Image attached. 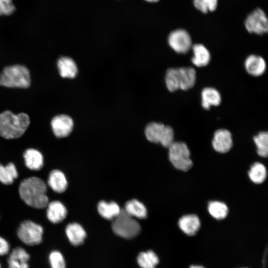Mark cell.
Instances as JSON below:
<instances>
[{"instance_id": "4", "label": "cell", "mask_w": 268, "mask_h": 268, "mask_svg": "<svg viewBox=\"0 0 268 268\" xmlns=\"http://www.w3.org/2000/svg\"><path fill=\"white\" fill-rule=\"evenodd\" d=\"M0 85L7 87L28 88L30 85L29 71L22 65L6 67L0 74Z\"/></svg>"}, {"instance_id": "7", "label": "cell", "mask_w": 268, "mask_h": 268, "mask_svg": "<svg viewBox=\"0 0 268 268\" xmlns=\"http://www.w3.org/2000/svg\"><path fill=\"white\" fill-rule=\"evenodd\" d=\"M168 149L169 160L175 168L187 171L192 167L190 151L185 142L173 141Z\"/></svg>"}, {"instance_id": "25", "label": "cell", "mask_w": 268, "mask_h": 268, "mask_svg": "<svg viewBox=\"0 0 268 268\" xmlns=\"http://www.w3.org/2000/svg\"><path fill=\"white\" fill-rule=\"evenodd\" d=\"M18 176L15 165L10 162L5 166L0 164V182L5 185L12 184Z\"/></svg>"}, {"instance_id": "36", "label": "cell", "mask_w": 268, "mask_h": 268, "mask_svg": "<svg viewBox=\"0 0 268 268\" xmlns=\"http://www.w3.org/2000/svg\"><path fill=\"white\" fill-rule=\"evenodd\" d=\"M0 268H1L0 265Z\"/></svg>"}, {"instance_id": "27", "label": "cell", "mask_w": 268, "mask_h": 268, "mask_svg": "<svg viewBox=\"0 0 268 268\" xmlns=\"http://www.w3.org/2000/svg\"><path fill=\"white\" fill-rule=\"evenodd\" d=\"M248 175L253 182L256 184H261L266 179L267 169L262 163L255 162L251 166Z\"/></svg>"}, {"instance_id": "32", "label": "cell", "mask_w": 268, "mask_h": 268, "mask_svg": "<svg viewBox=\"0 0 268 268\" xmlns=\"http://www.w3.org/2000/svg\"><path fill=\"white\" fill-rule=\"evenodd\" d=\"M12 0H0V15H9L15 10Z\"/></svg>"}, {"instance_id": "22", "label": "cell", "mask_w": 268, "mask_h": 268, "mask_svg": "<svg viewBox=\"0 0 268 268\" xmlns=\"http://www.w3.org/2000/svg\"><path fill=\"white\" fill-rule=\"evenodd\" d=\"M59 73L62 77L74 78L77 73V67L74 61L70 58L64 57L58 61Z\"/></svg>"}, {"instance_id": "28", "label": "cell", "mask_w": 268, "mask_h": 268, "mask_svg": "<svg viewBox=\"0 0 268 268\" xmlns=\"http://www.w3.org/2000/svg\"><path fill=\"white\" fill-rule=\"evenodd\" d=\"M208 210L213 217L218 220L225 218L228 212L227 206L224 203L218 201L209 202Z\"/></svg>"}, {"instance_id": "23", "label": "cell", "mask_w": 268, "mask_h": 268, "mask_svg": "<svg viewBox=\"0 0 268 268\" xmlns=\"http://www.w3.org/2000/svg\"><path fill=\"white\" fill-rule=\"evenodd\" d=\"M97 209L101 216L109 220L114 219L121 211L119 205L114 201H100L98 204Z\"/></svg>"}, {"instance_id": "17", "label": "cell", "mask_w": 268, "mask_h": 268, "mask_svg": "<svg viewBox=\"0 0 268 268\" xmlns=\"http://www.w3.org/2000/svg\"><path fill=\"white\" fill-rule=\"evenodd\" d=\"M178 225L181 230L189 236L195 235L199 230L201 222L199 218L195 214H188L181 217Z\"/></svg>"}, {"instance_id": "10", "label": "cell", "mask_w": 268, "mask_h": 268, "mask_svg": "<svg viewBox=\"0 0 268 268\" xmlns=\"http://www.w3.org/2000/svg\"><path fill=\"white\" fill-rule=\"evenodd\" d=\"M168 41L171 48L179 54L187 53L192 46L191 36L184 29H177L171 32Z\"/></svg>"}, {"instance_id": "35", "label": "cell", "mask_w": 268, "mask_h": 268, "mask_svg": "<svg viewBox=\"0 0 268 268\" xmlns=\"http://www.w3.org/2000/svg\"><path fill=\"white\" fill-rule=\"evenodd\" d=\"M145 0L147 1H148V2H157V1H158L159 0Z\"/></svg>"}, {"instance_id": "29", "label": "cell", "mask_w": 268, "mask_h": 268, "mask_svg": "<svg viewBox=\"0 0 268 268\" xmlns=\"http://www.w3.org/2000/svg\"><path fill=\"white\" fill-rule=\"evenodd\" d=\"M254 141L257 146V152L262 157H267L268 154V134L267 132L262 131L255 135Z\"/></svg>"}, {"instance_id": "26", "label": "cell", "mask_w": 268, "mask_h": 268, "mask_svg": "<svg viewBox=\"0 0 268 268\" xmlns=\"http://www.w3.org/2000/svg\"><path fill=\"white\" fill-rule=\"evenodd\" d=\"M138 265L141 268H155L159 263V259L152 251L141 252L137 258Z\"/></svg>"}, {"instance_id": "13", "label": "cell", "mask_w": 268, "mask_h": 268, "mask_svg": "<svg viewBox=\"0 0 268 268\" xmlns=\"http://www.w3.org/2000/svg\"><path fill=\"white\" fill-rule=\"evenodd\" d=\"M244 66L246 71L250 75L256 77L263 75L267 67L264 59L255 55H251L246 59Z\"/></svg>"}, {"instance_id": "11", "label": "cell", "mask_w": 268, "mask_h": 268, "mask_svg": "<svg viewBox=\"0 0 268 268\" xmlns=\"http://www.w3.org/2000/svg\"><path fill=\"white\" fill-rule=\"evenodd\" d=\"M213 149L217 152L225 153L228 152L233 145V139L230 132L225 129L216 130L212 140Z\"/></svg>"}, {"instance_id": "5", "label": "cell", "mask_w": 268, "mask_h": 268, "mask_svg": "<svg viewBox=\"0 0 268 268\" xmlns=\"http://www.w3.org/2000/svg\"><path fill=\"white\" fill-rule=\"evenodd\" d=\"M112 227L115 234L127 239L135 237L140 231L138 222L124 209H121L119 215L114 219Z\"/></svg>"}, {"instance_id": "12", "label": "cell", "mask_w": 268, "mask_h": 268, "mask_svg": "<svg viewBox=\"0 0 268 268\" xmlns=\"http://www.w3.org/2000/svg\"><path fill=\"white\" fill-rule=\"evenodd\" d=\"M51 125L54 134L59 138L68 135L73 127L72 119L66 115L55 116L52 120Z\"/></svg>"}, {"instance_id": "9", "label": "cell", "mask_w": 268, "mask_h": 268, "mask_svg": "<svg viewBox=\"0 0 268 268\" xmlns=\"http://www.w3.org/2000/svg\"><path fill=\"white\" fill-rule=\"evenodd\" d=\"M246 29L250 33L261 35L268 30V21L265 12L257 8L250 13L245 22Z\"/></svg>"}, {"instance_id": "8", "label": "cell", "mask_w": 268, "mask_h": 268, "mask_svg": "<svg viewBox=\"0 0 268 268\" xmlns=\"http://www.w3.org/2000/svg\"><path fill=\"white\" fill-rule=\"evenodd\" d=\"M43 233L42 227L30 220L22 222L17 230L19 239L24 244L30 246L41 243Z\"/></svg>"}, {"instance_id": "16", "label": "cell", "mask_w": 268, "mask_h": 268, "mask_svg": "<svg viewBox=\"0 0 268 268\" xmlns=\"http://www.w3.org/2000/svg\"><path fill=\"white\" fill-rule=\"evenodd\" d=\"M29 255L23 248L13 249L7 259L8 268H29Z\"/></svg>"}, {"instance_id": "3", "label": "cell", "mask_w": 268, "mask_h": 268, "mask_svg": "<svg viewBox=\"0 0 268 268\" xmlns=\"http://www.w3.org/2000/svg\"><path fill=\"white\" fill-rule=\"evenodd\" d=\"M165 81L170 92L179 89L188 90L196 83V71L193 67H189L169 68L166 72Z\"/></svg>"}, {"instance_id": "34", "label": "cell", "mask_w": 268, "mask_h": 268, "mask_svg": "<svg viewBox=\"0 0 268 268\" xmlns=\"http://www.w3.org/2000/svg\"><path fill=\"white\" fill-rule=\"evenodd\" d=\"M190 268H204L201 266H191Z\"/></svg>"}, {"instance_id": "18", "label": "cell", "mask_w": 268, "mask_h": 268, "mask_svg": "<svg viewBox=\"0 0 268 268\" xmlns=\"http://www.w3.org/2000/svg\"><path fill=\"white\" fill-rule=\"evenodd\" d=\"M194 56L191 61L196 67H201L207 66L210 61L208 50L201 44H196L192 46Z\"/></svg>"}, {"instance_id": "21", "label": "cell", "mask_w": 268, "mask_h": 268, "mask_svg": "<svg viewBox=\"0 0 268 268\" xmlns=\"http://www.w3.org/2000/svg\"><path fill=\"white\" fill-rule=\"evenodd\" d=\"M66 233L69 242L75 246L81 244L86 236L84 229L77 223L68 224L66 227Z\"/></svg>"}, {"instance_id": "15", "label": "cell", "mask_w": 268, "mask_h": 268, "mask_svg": "<svg viewBox=\"0 0 268 268\" xmlns=\"http://www.w3.org/2000/svg\"><path fill=\"white\" fill-rule=\"evenodd\" d=\"M201 105L206 110L210 109L211 106H217L221 102V96L219 92L212 87H204L201 92Z\"/></svg>"}, {"instance_id": "14", "label": "cell", "mask_w": 268, "mask_h": 268, "mask_svg": "<svg viewBox=\"0 0 268 268\" xmlns=\"http://www.w3.org/2000/svg\"><path fill=\"white\" fill-rule=\"evenodd\" d=\"M47 209V217L53 223H58L66 217L67 210L65 206L58 201L48 202Z\"/></svg>"}, {"instance_id": "24", "label": "cell", "mask_w": 268, "mask_h": 268, "mask_svg": "<svg viewBox=\"0 0 268 268\" xmlns=\"http://www.w3.org/2000/svg\"><path fill=\"white\" fill-rule=\"evenodd\" d=\"M124 210L133 217L145 218L147 216V209L140 201L133 199L126 202Z\"/></svg>"}, {"instance_id": "30", "label": "cell", "mask_w": 268, "mask_h": 268, "mask_svg": "<svg viewBox=\"0 0 268 268\" xmlns=\"http://www.w3.org/2000/svg\"><path fill=\"white\" fill-rule=\"evenodd\" d=\"M195 7L204 13L214 11L217 5V0H193Z\"/></svg>"}, {"instance_id": "31", "label": "cell", "mask_w": 268, "mask_h": 268, "mask_svg": "<svg viewBox=\"0 0 268 268\" xmlns=\"http://www.w3.org/2000/svg\"><path fill=\"white\" fill-rule=\"evenodd\" d=\"M49 261L51 268H66L64 257L59 251H54L50 253Z\"/></svg>"}, {"instance_id": "2", "label": "cell", "mask_w": 268, "mask_h": 268, "mask_svg": "<svg viewBox=\"0 0 268 268\" xmlns=\"http://www.w3.org/2000/svg\"><path fill=\"white\" fill-rule=\"evenodd\" d=\"M30 124L28 116L24 113L14 114L10 111L0 114V135L6 139L21 136Z\"/></svg>"}, {"instance_id": "33", "label": "cell", "mask_w": 268, "mask_h": 268, "mask_svg": "<svg viewBox=\"0 0 268 268\" xmlns=\"http://www.w3.org/2000/svg\"><path fill=\"white\" fill-rule=\"evenodd\" d=\"M9 251V245L7 241L0 236V256L7 254Z\"/></svg>"}, {"instance_id": "20", "label": "cell", "mask_w": 268, "mask_h": 268, "mask_svg": "<svg viewBox=\"0 0 268 268\" xmlns=\"http://www.w3.org/2000/svg\"><path fill=\"white\" fill-rule=\"evenodd\" d=\"M48 184L54 192L58 193L64 192L67 187V181L65 174L59 170H54L50 172Z\"/></svg>"}, {"instance_id": "1", "label": "cell", "mask_w": 268, "mask_h": 268, "mask_svg": "<svg viewBox=\"0 0 268 268\" xmlns=\"http://www.w3.org/2000/svg\"><path fill=\"white\" fill-rule=\"evenodd\" d=\"M18 190L21 200L31 207L43 208L49 202L47 186L39 178L31 177L23 180L19 185Z\"/></svg>"}, {"instance_id": "6", "label": "cell", "mask_w": 268, "mask_h": 268, "mask_svg": "<svg viewBox=\"0 0 268 268\" xmlns=\"http://www.w3.org/2000/svg\"><path fill=\"white\" fill-rule=\"evenodd\" d=\"M145 134L149 141L160 143L167 148L174 141V133L173 128L162 123H149L145 128Z\"/></svg>"}, {"instance_id": "19", "label": "cell", "mask_w": 268, "mask_h": 268, "mask_svg": "<svg viewBox=\"0 0 268 268\" xmlns=\"http://www.w3.org/2000/svg\"><path fill=\"white\" fill-rule=\"evenodd\" d=\"M26 166L33 171L40 170L43 166L44 159L42 153L37 149L29 148L23 154Z\"/></svg>"}]
</instances>
